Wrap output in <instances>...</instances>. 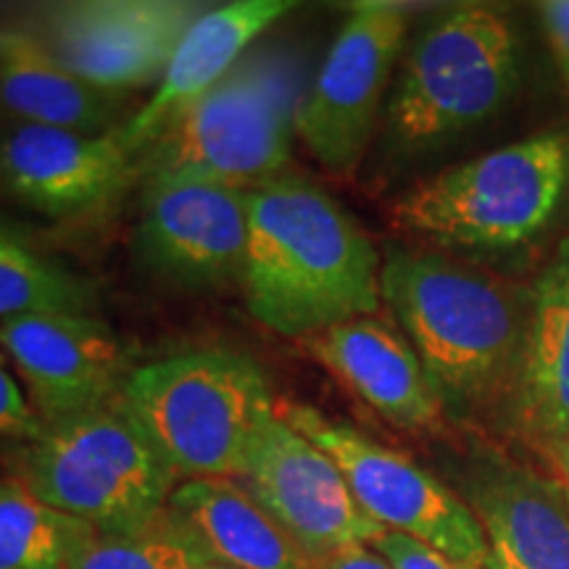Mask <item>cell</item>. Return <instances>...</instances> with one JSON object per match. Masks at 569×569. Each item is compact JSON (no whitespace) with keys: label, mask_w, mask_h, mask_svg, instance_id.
<instances>
[{"label":"cell","mask_w":569,"mask_h":569,"mask_svg":"<svg viewBox=\"0 0 569 569\" xmlns=\"http://www.w3.org/2000/svg\"><path fill=\"white\" fill-rule=\"evenodd\" d=\"M213 565L196 532L167 507L134 532H92L69 569H201Z\"/></svg>","instance_id":"cell-23"},{"label":"cell","mask_w":569,"mask_h":569,"mask_svg":"<svg viewBox=\"0 0 569 569\" xmlns=\"http://www.w3.org/2000/svg\"><path fill=\"white\" fill-rule=\"evenodd\" d=\"M119 401L184 480H238L256 432L277 411L264 367L232 348L132 369Z\"/></svg>","instance_id":"cell-4"},{"label":"cell","mask_w":569,"mask_h":569,"mask_svg":"<svg viewBox=\"0 0 569 569\" xmlns=\"http://www.w3.org/2000/svg\"><path fill=\"white\" fill-rule=\"evenodd\" d=\"M567 188L569 138L540 132L415 184L393 203L390 222L451 251H509L551 224Z\"/></svg>","instance_id":"cell-5"},{"label":"cell","mask_w":569,"mask_h":569,"mask_svg":"<svg viewBox=\"0 0 569 569\" xmlns=\"http://www.w3.org/2000/svg\"><path fill=\"white\" fill-rule=\"evenodd\" d=\"M201 569H230V567H222V565H206Z\"/></svg>","instance_id":"cell-29"},{"label":"cell","mask_w":569,"mask_h":569,"mask_svg":"<svg viewBox=\"0 0 569 569\" xmlns=\"http://www.w3.org/2000/svg\"><path fill=\"white\" fill-rule=\"evenodd\" d=\"M306 88L296 56L251 48L138 156L148 177H196L253 190L284 174Z\"/></svg>","instance_id":"cell-3"},{"label":"cell","mask_w":569,"mask_h":569,"mask_svg":"<svg viewBox=\"0 0 569 569\" xmlns=\"http://www.w3.org/2000/svg\"><path fill=\"white\" fill-rule=\"evenodd\" d=\"M0 351L17 367L46 425L109 407L132 375L124 346L96 315L42 311L3 319Z\"/></svg>","instance_id":"cell-13"},{"label":"cell","mask_w":569,"mask_h":569,"mask_svg":"<svg viewBox=\"0 0 569 569\" xmlns=\"http://www.w3.org/2000/svg\"><path fill=\"white\" fill-rule=\"evenodd\" d=\"M238 482L315 565L386 532L359 507L336 461L277 411L256 432Z\"/></svg>","instance_id":"cell-11"},{"label":"cell","mask_w":569,"mask_h":569,"mask_svg":"<svg viewBox=\"0 0 569 569\" xmlns=\"http://www.w3.org/2000/svg\"><path fill=\"white\" fill-rule=\"evenodd\" d=\"M498 417L528 446L569 438V234L525 290L522 343Z\"/></svg>","instance_id":"cell-17"},{"label":"cell","mask_w":569,"mask_h":569,"mask_svg":"<svg viewBox=\"0 0 569 569\" xmlns=\"http://www.w3.org/2000/svg\"><path fill=\"white\" fill-rule=\"evenodd\" d=\"M540 21H543L546 40L557 59V67L569 88V0H549L538 6Z\"/></svg>","instance_id":"cell-26"},{"label":"cell","mask_w":569,"mask_h":569,"mask_svg":"<svg viewBox=\"0 0 569 569\" xmlns=\"http://www.w3.org/2000/svg\"><path fill=\"white\" fill-rule=\"evenodd\" d=\"M96 528L42 503L24 482L0 478V569H69Z\"/></svg>","instance_id":"cell-22"},{"label":"cell","mask_w":569,"mask_h":569,"mask_svg":"<svg viewBox=\"0 0 569 569\" xmlns=\"http://www.w3.org/2000/svg\"><path fill=\"white\" fill-rule=\"evenodd\" d=\"M290 9L293 3L284 0H234L203 11L177 46L159 88L119 130L127 151L138 159L184 106L222 80Z\"/></svg>","instance_id":"cell-18"},{"label":"cell","mask_w":569,"mask_h":569,"mask_svg":"<svg viewBox=\"0 0 569 569\" xmlns=\"http://www.w3.org/2000/svg\"><path fill=\"white\" fill-rule=\"evenodd\" d=\"M140 180L138 159L119 132L84 134L0 119V196L67 219L111 201Z\"/></svg>","instance_id":"cell-15"},{"label":"cell","mask_w":569,"mask_h":569,"mask_svg":"<svg viewBox=\"0 0 569 569\" xmlns=\"http://www.w3.org/2000/svg\"><path fill=\"white\" fill-rule=\"evenodd\" d=\"M301 346L388 425L411 436L446 430L448 417L415 346L388 319H348L301 338Z\"/></svg>","instance_id":"cell-16"},{"label":"cell","mask_w":569,"mask_h":569,"mask_svg":"<svg viewBox=\"0 0 569 569\" xmlns=\"http://www.w3.org/2000/svg\"><path fill=\"white\" fill-rule=\"evenodd\" d=\"M96 282L74 272L9 219H0V322L42 311L96 315Z\"/></svg>","instance_id":"cell-21"},{"label":"cell","mask_w":569,"mask_h":569,"mask_svg":"<svg viewBox=\"0 0 569 569\" xmlns=\"http://www.w3.org/2000/svg\"><path fill=\"white\" fill-rule=\"evenodd\" d=\"M519 84L511 19L467 3L425 27L403 59L386 124L398 151H436L507 106Z\"/></svg>","instance_id":"cell-7"},{"label":"cell","mask_w":569,"mask_h":569,"mask_svg":"<svg viewBox=\"0 0 569 569\" xmlns=\"http://www.w3.org/2000/svg\"><path fill=\"white\" fill-rule=\"evenodd\" d=\"M382 259L372 238L322 184L280 174L248 190L243 293L272 332H311L372 317L382 306Z\"/></svg>","instance_id":"cell-1"},{"label":"cell","mask_w":569,"mask_h":569,"mask_svg":"<svg viewBox=\"0 0 569 569\" xmlns=\"http://www.w3.org/2000/svg\"><path fill=\"white\" fill-rule=\"evenodd\" d=\"M530 451L536 453L546 472L565 488V493L569 498V438L543 440V443L530 446Z\"/></svg>","instance_id":"cell-27"},{"label":"cell","mask_w":569,"mask_h":569,"mask_svg":"<svg viewBox=\"0 0 569 569\" xmlns=\"http://www.w3.org/2000/svg\"><path fill=\"white\" fill-rule=\"evenodd\" d=\"M124 111V92L84 82L30 32L0 30V119L111 134L130 122Z\"/></svg>","instance_id":"cell-19"},{"label":"cell","mask_w":569,"mask_h":569,"mask_svg":"<svg viewBox=\"0 0 569 569\" xmlns=\"http://www.w3.org/2000/svg\"><path fill=\"white\" fill-rule=\"evenodd\" d=\"M277 415L336 461L359 507L380 528L488 569L490 553L478 519L451 486L407 453L322 415L311 403H280Z\"/></svg>","instance_id":"cell-8"},{"label":"cell","mask_w":569,"mask_h":569,"mask_svg":"<svg viewBox=\"0 0 569 569\" xmlns=\"http://www.w3.org/2000/svg\"><path fill=\"white\" fill-rule=\"evenodd\" d=\"M457 493L478 519L488 569H569V498L546 469L475 440Z\"/></svg>","instance_id":"cell-14"},{"label":"cell","mask_w":569,"mask_h":569,"mask_svg":"<svg viewBox=\"0 0 569 569\" xmlns=\"http://www.w3.org/2000/svg\"><path fill=\"white\" fill-rule=\"evenodd\" d=\"M409 21L407 6L365 0L340 24L296 119V134L327 172L353 174L365 161Z\"/></svg>","instance_id":"cell-9"},{"label":"cell","mask_w":569,"mask_h":569,"mask_svg":"<svg viewBox=\"0 0 569 569\" xmlns=\"http://www.w3.org/2000/svg\"><path fill=\"white\" fill-rule=\"evenodd\" d=\"M13 478L42 503L98 532H134L169 507L177 472L122 401L48 422L19 446Z\"/></svg>","instance_id":"cell-6"},{"label":"cell","mask_w":569,"mask_h":569,"mask_svg":"<svg viewBox=\"0 0 569 569\" xmlns=\"http://www.w3.org/2000/svg\"><path fill=\"white\" fill-rule=\"evenodd\" d=\"M46 430L38 411H34L30 396L13 380L9 359L0 351V438L24 446L38 440Z\"/></svg>","instance_id":"cell-24"},{"label":"cell","mask_w":569,"mask_h":569,"mask_svg":"<svg viewBox=\"0 0 569 569\" xmlns=\"http://www.w3.org/2000/svg\"><path fill=\"white\" fill-rule=\"evenodd\" d=\"M201 13L182 0H71L48 6L30 34L84 82L127 92L161 82Z\"/></svg>","instance_id":"cell-12"},{"label":"cell","mask_w":569,"mask_h":569,"mask_svg":"<svg viewBox=\"0 0 569 569\" xmlns=\"http://www.w3.org/2000/svg\"><path fill=\"white\" fill-rule=\"evenodd\" d=\"M169 509L196 532L213 565L230 569H317L238 480H182Z\"/></svg>","instance_id":"cell-20"},{"label":"cell","mask_w":569,"mask_h":569,"mask_svg":"<svg viewBox=\"0 0 569 569\" xmlns=\"http://www.w3.org/2000/svg\"><path fill=\"white\" fill-rule=\"evenodd\" d=\"M380 284L446 417L498 411L522 343L525 296L488 269L409 246L388 248Z\"/></svg>","instance_id":"cell-2"},{"label":"cell","mask_w":569,"mask_h":569,"mask_svg":"<svg viewBox=\"0 0 569 569\" xmlns=\"http://www.w3.org/2000/svg\"><path fill=\"white\" fill-rule=\"evenodd\" d=\"M134 251L153 280L184 293L243 282L248 190L196 177H148Z\"/></svg>","instance_id":"cell-10"},{"label":"cell","mask_w":569,"mask_h":569,"mask_svg":"<svg viewBox=\"0 0 569 569\" xmlns=\"http://www.w3.org/2000/svg\"><path fill=\"white\" fill-rule=\"evenodd\" d=\"M372 549L388 561L390 569H486L446 557V553L393 530H386L380 538L372 540Z\"/></svg>","instance_id":"cell-25"},{"label":"cell","mask_w":569,"mask_h":569,"mask_svg":"<svg viewBox=\"0 0 569 569\" xmlns=\"http://www.w3.org/2000/svg\"><path fill=\"white\" fill-rule=\"evenodd\" d=\"M317 569H390V565L372 549V543H359L319 561Z\"/></svg>","instance_id":"cell-28"}]
</instances>
